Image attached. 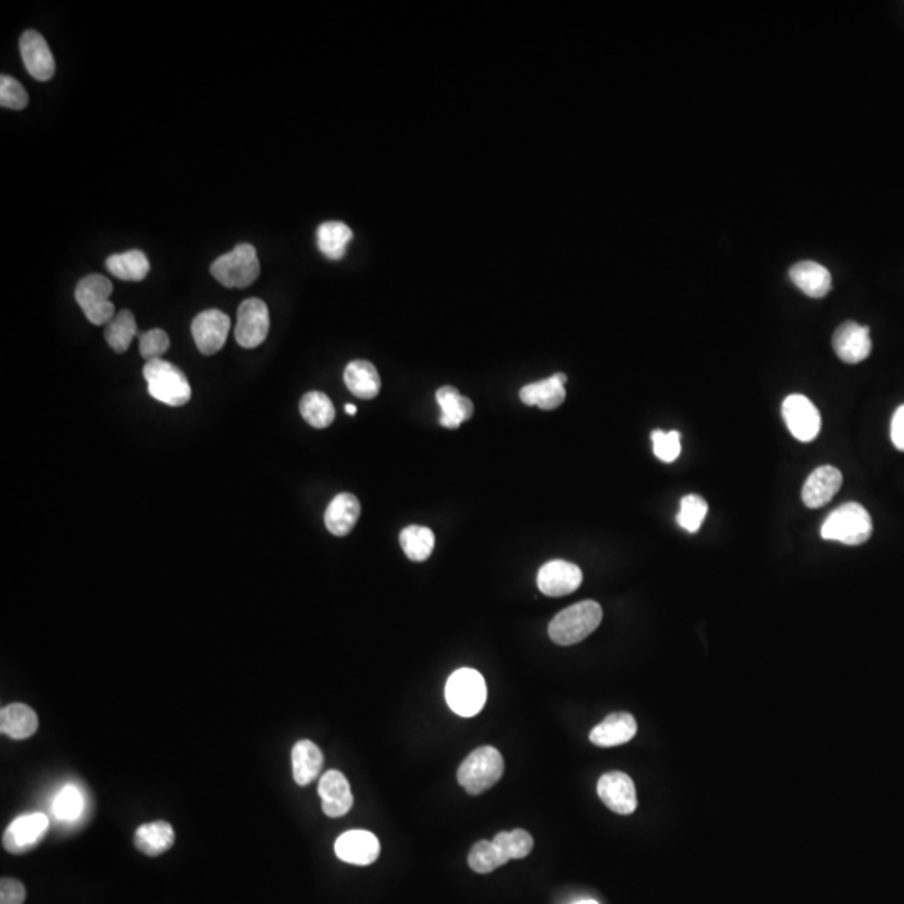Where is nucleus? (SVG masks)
Segmentation results:
<instances>
[{
    "mask_svg": "<svg viewBox=\"0 0 904 904\" xmlns=\"http://www.w3.org/2000/svg\"><path fill=\"white\" fill-rule=\"evenodd\" d=\"M49 829V819L41 812L19 816L7 826L2 846L7 853L24 854L41 843Z\"/></svg>",
    "mask_w": 904,
    "mask_h": 904,
    "instance_id": "1a4fd4ad",
    "label": "nucleus"
},
{
    "mask_svg": "<svg viewBox=\"0 0 904 904\" xmlns=\"http://www.w3.org/2000/svg\"><path fill=\"white\" fill-rule=\"evenodd\" d=\"M789 277L801 292L811 298L826 297L833 287V278H831L829 270L822 267L821 263L811 262V260L796 263L791 268Z\"/></svg>",
    "mask_w": 904,
    "mask_h": 904,
    "instance_id": "412c9836",
    "label": "nucleus"
},
{
    "mask_svg": "<svg viewBox=\"0 0 904 904\" xmlns=\"http://www.w3.org/2000/svg\"><path fill=\"white\" fill-rule=\"evenodd\" d=\"M175 829L170 822L155 821L143 824L136 829L134 846L149 858H156L170 851L175 844Z\"/></svg>",
    "mask_w": 904,
    "mask_h": 904,
    "instance_id": "5701e85b",
    "label": "nucleus"
},
{
    "mask_svg": "<svg viewBox=\"0 0 904 904\" xmlns=\"http://www.w3.org/2000/svg\"><path fill=\"white\" fill-rule=\"evenodd\" d=\"M488 699L484 677L474 668H459L447 678L446 700L454 714L474 717L483 710Z\"/></svg>",
    "mask_w": 904,
    "mask_h": 904,
    "instance_id": "39448f33",
    "label": "nucleus"
},
{
    "mask_svg": "<svg viewBox=\"0 0 904 904\" xmlns=\"http://www.w3.org/2000/svg\"><path fill=\"white\" fill-rule=\"evenodd\" d=\"M22 61L27 72L37 81H49L56 72V61L51 49L47 46L46 39L37 31H26L22 34L21 42Z\"/></svg>",
    "mask_w": 904,
    "mask_h": 904,
    "instance_id": "dca6fc26",
    "label": "nucleus"
},
{
    "mask_svg": "<svg viewBox=\"0 0 904 904\" xmlns=\"http://www.w3.org/2000/svg\"><path fill=\"white\" fill-rule=\"evenodd\" d=\"M436 536L429 528L424 526H407L401 533V546L407 558L411 561H426L434 551Z\"/></svg>",
    "mask_w": 904,
    "mask_h": 904,
    "instance_id": "c756f323",
    "label": "nucleus"
},
{
    "mask_svg": "<svg viewBox=\"0 0 904 904\" xmlns=\"http://www.w3.org/2000/svg\"><path fill=\"white\" fill-rule=\"evenodd\" d=\"M653 452L662 463H673L677 461L680 452H682V444H680V432L678 431H653L652 432Z\"/></svg>",
    "mask_w": 904,
    "mask_h": 904,
    "instance_id": "e433bc0d",
    "label": "nucleus"
},
{
    "mask_svg": "<svg viewBox=\"0 0 904 904\" xmlns=\"http://www.w3.org/2000/svg\"><path fill=\"white\" fill-rule=\"evenodd\" d=\"M603 620V610L593 600L580 601L565 608L551 620L548 635L556 645L570 647L590 637Z\"/></svg>",
    "mask_w": 904,
    "mask_h": 904,
    "instance_id": "f257e3e1",
    "label": "nucleus"
},
{
    "mask_svg": "<svg viewBox=\"0 0 904 904\" xmlns=\"http://www.w3.org/2000/svg\"><path fill=\"white\" fill-rule=\"evenodd\" d=\"M270 330L268 307L260 298H248L238 309L235 339L245 349H255L267 339Z\"/></svg>",
    "mask_w": 904,
    "mask_h": 904,
    "instance_id": "6e6552de",
    "label": "nucleus"
},
{
    "mask_svg": "<svg viewBox=\"0 0 904 904\" xmlns=\"http://www.w3.org/2000/svg\"><path fill=\"white\" fill-rule=\"evenodd\" d=\"M566 381H568V377L563 372H558V374L551 375L550 379L524 386L519 392V397L526 406H536L543 411H553L565 402Z\"/></svg>",
    "mask_w": 904,
    "mask_h": 904,
    "instance_id": "aec40b11",
    "label": "nucleus"
},
{
    "mask_svg": "<svg viewBox=\"0 0 904 904\" xmlns=\"http://www.w3.org/2000/svg\"><path fill=\"white\" fill-rule=\"evenodd\" d=\"M0 104H2V108L21 111L29 104V94L17 79L4 74L0 78Z\"/></svg>",
    "mask_w": 904,
    "mask_h": 904,
    "instance_id": "58836bf2",
    "label": "nucleus"
},
{
    "mask_svg": "<svg viewBox=\"0 0 904 904\" xmlns=\"http://www.w3.org/2000/svg\"><path fill=\"white\" fill-rule=\"evenodd\" d=\"M144 379L148 382L149 396L166 406L181 407L191 399V386L183 370L168 360H149L144 365Z\"/></svg>",
    "mask_w": 904,
    "mask_h": 904,
    "instance_id": "20e7f679",
    "label": "nucleus"
},
{
    "mask_svg": "<svg viewBox=\"0 0 904 904\" xmlns=\"http://www.w3.org/2000/svg\"><path fill=\"white\" fill-rule=\"evenodd\" d=\"M360 503L354 494L340 493L325 511V526L334 536H347L359 521Z\"/></svg>",
    "mask_w": 904,
    "mask_h": 904,
    "instance_id": "4be33fe9",
    "label": "nucleus"
},
{
    "mask_svg": "<svg viewBox=\"0 0 904 904\" xmlns=\"http://www.w3.org/2000/svg\"><path fill=\"white\" fill-rule=\"evenodd\" d=\"M345 386L359 399H375L381 392V377L369 360H352L344 372Z\"/></svg>",
    "mask_w": 904,
    "mask_h": 904,
    "instance_id": "393cba45",
    "label": "nucleus"
},
{
    "mask_svg": "<svg viewBox=\"0 0 904 904\" xmlns=\"http://www.w3.org/2000/svg\"><path fill=\"white\" fill-rule=\"evenodd\" d=\"M319 796L325 816L342 817L354 806L347 777L339 771L325 772L319 782Z\"/></svg>",
    "mask_w": 904,
    "mask_h": 904,
    "instance_id": "f3484780",
    "label": "nucleus"
},
{
    "mask_svg": "<svg viewBox=\"0 0 904 904\" xmlns=\"http://www.w3.org/2000/svg\"><path fill=\"white\" fill-rule=\"evenodd\" d=\"M782 417L797 441L811 442L821 431V416L806 396L792 394L782 402Z\"/></svg>",
    "mask_w": 904,
    "mask_h": 904,
    "instance_id": "9d476101",
    "label": "nucleus"
},
{
    "mask_svg": "<svg viewBox=\"0 0 904 904\" xmlns=\"http://www.w3.org/2000/svg\"><path fill=\"white\" fill-rule=\"evenodd\" d=\"M504 774L501 752L491 745L473 750L459 766L458 782L471 796H479L498 784Z\"/></svg>",
    "mask_w": 904,
    "mask_h": 904,
    "instance_id": "f03ea898",
    "label": "nucleus"
},
{
    "mask_svg": "<svg viewBox=\"0 0 904 904\" xmlns=\"http://www.w3.org/2000/svg\"><path fill=\"white\" fill-rule=\"evenodd\" d=\"M508 863V859L499 853L493 841H479L469 851L468 864L474 873L489 874L496 871L499 866Z\"/></svg>",
    "mask_w": 904,
    "mask_h": 904,
    "instance_id": "72a5a7b5",
    "label": "nucleus"
},
{
    "mask_svg": "<svg viewBox=\"0 0 904 904\" xmlns=\"http://www.w3.org/2000/svg\"><path fill=\"white\" fill-rule=\"evenodd\" d=\"M891 441L894 447L904 452V406L898 407L891 421Z\"/></svg>",
    "mask_w": 904,
    "mask_h": 904,
    "instance_id": "a19ab883",
    "label": "nucleus"
},
{
    "mask_svg": "<svg viewBox=\"0 0 904 904\" xmlns=\"http://www.w3.org/2000/svg\"><path fill=\"white\" fill-rule=\"evenodd\" d=\"M637 730V720L632 714L618 712V714L608 715L607 719L591 730V744L603 747V749L618 747V745L630 742L637 735Z\"/></svg>",
    "mask_w": 904,
    "mask_h": 904,
    "instance_id": "6ab92c4d",
    "label": "nucleus"
},
{
    "mask_svg": "<svg viewBox=\"0 0 904 904\" xmlns=\"http://www.w3.org/2000/svg\"><path fill=\"white\" fill-rule=\"evenodd\" d=\"M345 412H347L349 416H355V414H357V407L352 406V404H347V406H345Z\"/></svg>",
    "mask_w": 904,
    "mask_h": 904,
    "instance_id": "79ce46f5",
    "label": "nucleus"
},
{
    "mask_svg": "<svg viewBox=\"0 0 904 904\" xmlns=\"http://www.w3.org/2000/svg\"><path fill=\"white\" fill-rule=\"evenodd\" d=\"M834 352L839 359L846 364H859L868 359L873 344L869 337V327L856 324V322H844L839 325L833 337Z\"/></svg>",
    "mask_w": 904,
    "mask_h": 904,
    "instance_id": "2eb2a0df",
    "label": "nucleus"
},
{
    "mask_svg": "<svg viewBox=\"0 0 904 904\" xmlns=\"http://www.w3.org/2000/svg\"><path fill=\"white\" fill-rule=\"evenodd\" d=\"M170 349V337L163 329H153L139 335V352L144 359L158 360Z\"/></svg>",
    "mask_w": 904,
    "mask_h": 904,
    "instance_id": "4c0bfd02",
    "label": "nucleus"
},
{
    "mask_svg": "<svg viewBox=\"0 0 904 904\" xmlns=\"http://www.w3.org/2000/svg\"><path fill=\"white\" fill-rule=\"evenodd\" d=\"M436 401L441 406V426L447 427V429H458L463 422L469 421L473 417V402L463 394H459L456 387H441L436 392Z\"/></svg>",
    "mask_w": 904,
    "mask_h": 904,
    "instance_id": "a878e982",
    "label": "nucleus"
},
{
    "mask_svg": "<svg viewBox=\"0 0 904 904\" xmlns=\"http://www.w3.org/2000/svg\"><path fill=\"white\" fill-rule=\"evenodd\" d=\"M583 581V573L575 563L563 560H553L541 566L538 573V588L546 596L570 595L578 590Z\"/></svg>",
    "mask_w": 904,
    "mask_h": 904,
    "instance_id": "ddd939ff",
    "label": "nucleus"
},
{
    "mask_svg": "<svg viewBox=\"0 0 904 904\" xmlns=\"http://www.w3.org/2000/svg\"><path fill=\"white\" fill-rule=\"evenodd\" d=\"M39 719L29 705L12 704L0 710V730L11 739H29L36 734Z\"/></svg>",
    "mask_w": 904,
    "mask_h": 904,
    "instance_id": "bb28decb",
    "label": "nucleus"
},
{
    "mask_svg": "<svg viewBox=\"0 0 904 904\" xmlns=\"http://www.w3.org/2000/svg\"><path fill=\"white\" fill-rule=\"evenodd\" d=\"M84 809L83 794L76 787L67 786L57 794L52 811L61 821H74Z\"/></svg>",
    "mask_w": 904,
    "mask_h": 904,
    "instance_id": "c9c22d12",
    "label": "nucleus"
},
{
    "mask_svg": "<svg viewBox=\"0 0 904 904\" xmlns=\"http://www.w3.org/2000/svg\"><path fill=\"white\" fill-rule=\"evenodd\" d=\"M709 513V504L697 494H687L680 501V511L677 514V523L687 533H697L704 524Z\"/></svg>",
    "mask_w": 904,
    "mask_h": 904,
    "instance_id": "f704fd0d",
    "label": "nucleus"
},
{
    "mask_svg": "<svg viewBox=\"0 0 904 904\" xmlns=\"http://www.w3.org/2000/svg\"><path fill=\"white\" fill-rule=\"evenodd\" d=\"M300 414L315 429L329 427L335 419V407L324 392H309L300 401Z\"/></svg>",
    "mask_w": 904,
    "mask_h": 904,
    "instance_id": "7c9ffc66",
    "label": "nucleus"
},
{
    "mask_svg": "<svg viewBox=\"0 0 904 904\" xmlns=\"http://www.w3.org/2000/svg\"><path fill=\"white\" fill-rule=\"evenodd\" d=\"M136 334H138V327H136V320H134L131 310H121L119 314L114 315V319L106 325V332H104L109 347L118 354H123L129 349Z\"/></svg>",
    "mask_w": 904,
    "mask_h": 904,
    "instance_id": "2f4dec72",
    "label": "nucleus"
},
{
    "mask_svg": "<svg viewBox=\"0 0 904 904\" xmlns=\"http://www.w3.org/2000/svg\"><path fill=\"white\" fill-rule=\"evenodd\" d=\"M493 844L499 849V853L503 854L504 858L511 861V859L526 858L533 851L535 841L531 838V834L526 833L524 829H514L511 833L496 834Z\"/></svg>",
    "mask_w": 904,
    "mask_h": 904,
    "instance_id": "473e14b6",
    "label": "nucleus"
},
{
    "mask_svg": "<svg viewBox=\"0 0 904 904\" xmlns=\"http://www.w3.org/2000/svg\"><path fill=\"white\" fill-rule=\"evenodd\" d=\"M601 802L620 816H628L637 809V791L632 777L625 772H607L596 786Z\"/></svg>",
    "mask_w": 904,
    "mask_h": 904,
    "instance_id": "f8f14e48",
    "label": "nucleus"
},
{
    "mask_svg": "<svg viewBox=\"0 0 904 904\" xmlns=\"http://www.w3.org/2000/svg\"><path fill=\"white\" fill-rule=\"evenodd\" d=\"M232 320L221 310L211 309L196 315L191 324V335L203 355H215L225 345Z\"/></svg>",
    "mask_w": 904,
    "mask_h": 904,
    "instance_id": "9b49d317",
    "label": "nucleus"
},
{
    "mask_svg": "<svg viewBox=\"0 0 904 904\" xmlns=\"http://www.w3.org/2000/svg\"><path fill=\"white\" fill-rule=\"evenodd\" d=\"M873 535V521L868 511L858 503H846L834 509L822 523L821 536L827 541L843 545H863Z\"/></svg>",
    "mask_w": 904,
    "mask_h": 904,
    "instance_id": "7ed1b4c3",
    "label": "nucleus"
},
{
    "mask_svg": "<svg viewBox=\"0 0 904 904\" xmlns=\"http://www.w3.org/2000/svg\"><path fill=\"white\" fill-rule=\"evenodd\" d=\"M575 904H600V903H598V901H595V899H583V901H578V903H575Z\"/></svg>",
    "mask_w": 904,
    "mask_h": 904,
    "instance_id": "37998d69",
    "label": "nucleus"
},
{
    "mask_svg": "<svg viewBox=\"0 0 904 904\" xmlns=\"http://www.w3.org/2000/svg\"><path fill=\"white\" fill-rule=\"evenodd\" d=\"M211 275L226 288L250 287L260 275V262L253 245L242 243L232 252L216 258L211 265Z\"/></svg>",
    "mask_w": 904,
    "mask_h": 904,
    "instance_id": "423d86ee",
    "label": "nucleus"
},
{
    "mask_svg": "<svg viewBox=\"0 0 904 904\" xmlns=\"http://www.w3.org/2000/svg\"><path fill=\"white\" fill-rule=\"evenodd\" d=\"M26 888L21 881L4 878L0 881V904H24Z\"/></svg>",
    "mask_w": 904,
    "mask_h": 904,
    "instance_id": "ea45409f",
    "label": "nucleus"
},
{
    "mask_svg": "<svg viewBox=\"0 0 904 904\" xmlns=\"http://www.w3.org/2000/svg\"><path fill=\"white\" fill-rule=\"evenodd\" d=\"M843 484V474L834 466H821L812 471L802 488V501L807 508H822L836 496Z\"/></svg>",
    "mask_w": 904,
    "mask_h": 904,
    "instance_id": "a211bd4d",
    "label": "nucleus"
},
{
    "mask_svg": "<svg viewBox=\"0 0 904 904\" xmlns=\"http://www.w3.org/2000/svg\"><path fill=\"white\" fill-rule=\"evenodd\" d=\"M106 268L119 280L141 282L148 277L149 260L141 250H129V252L111 255L106 262Z\"/></svg>",
    "mask_w": 904,
    "mask_h": 904,
    "instance_id": "cd10ccee",
    "label": "nucleus"
},
{
    "mask_svg": "<svg viewBox=\"0 0 904 904\" xmlns=\"http://www.w3.org/2000/svg\"><path fill=\"white\" fill-rule=\"evenodd\" d=\"M111 293L113 283L109 282V278L93 273L78 283L74 295L91 324L108 325L114 319V305L109 300Z\"/></svg>",
    "mask_w": 904,
    "mask_h": 904,
    "instance_id": "0eeeda50",
    "label": "nucleus"
},
{
    "mask_svg": "<svg viewBox=\"0 0 904 904\" xmlns=\"http://www.w3.org/2000/svg\"><path fill=\"white\" fill-rule=\"evenodd\" d=\"M352 230L342 221H325L317 230V243L320 252L330 260H340L347 252V245L352 240Z\"/></svg>",
    "mask_w": 904,
    "mask_h": 904,
    "instance_id": "c85d7f7f",
    "label": "nucleus"
},
{
    "mask_svg": "<svg viewBox=\"0 0 904 904\" xmlns=\"http://www.w3.org/2000/svg\"><path fill=\"white\" fill-rule=\"evenodd\" d=\"M335 854L340 861L357 866H369L375 863L381 854V843L375 834L362 829H354L342 834L335 841Z\"/></svg>",
    "mask_w": 904,
    "mask_h": 904,
    "instance_id": "4468645a",
    "label": "nucleus"
},
{
    "mask_svg": "<svg viewBox=\"0 0 904 904\" xmlns=\"http://www.w3.org/2000/svg\"><path fill=\"white\" fill-rule=\"evenodd\" d=\"M324 766V754L312 740H298L292 749L293 779L298 786H309L319 777Z\"/></svg>",
    "mask_w": 904,
    "mask_h": 904,
    "instance_id": "b1692460",
    "label": "nucleus"
}]
</instances>
